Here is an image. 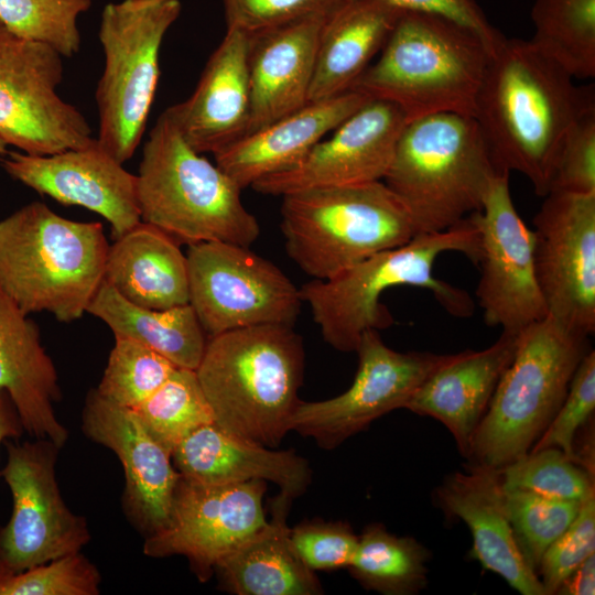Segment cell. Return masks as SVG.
Segmentation results:
<instances>
[{
    "label": "cell",
    "mask_w": 595,
    "mask_h": 595,
    "mask_svg": "<svg viewBox=\"0 0 595 595\" xmlns=\"http://www.w3.org/2000/svg\"><path fill=\"white\" fill-rule=\"evenodd\" d=\"M592 106L593 85H575L530 40L505 36L490 53L473 117L496 170L522 174L545 196L566 131Z\"/></svg>",
    "instance_id": "obj_1"
},
{
    "label": "cell",
    "mask_w": 595,
    "mask_h": 595,
    "mask_svg": "<svg viewBox=\"0 0 595 595\" xmlns=\"http://www.w3.org/2000/svg\"><path fill=\"white\" fill-rule=\"evenodd\" d=\"M304 363L293 326L261 324L208 336L195 371L215 424L274 448L291 431Z\"/></svg>",
    "instance_id": "obj_2"
},
{
    "label": "cell",
    "mask_w": 595,
    "mask_h": 595,
    "mask_svg": "<svg viewBox=\"0 0 595 595\" xmlns=\"http://www.w3.org/2000/svg\"><path fill=\"white\" fill-rule=\"evenodd\" d=\"M450 251L478 263L479 232L468 216L445 230L416 234L332 279H313L300 288L301 298L310 305L325 342L343 353L355 351L365 331L391 325L392 317L380 298L398 285L426 289L450 314L466 317L473 313V300L433 272L437 257Z\"/></svg>",
    "instance_id": "obj_3"
},
{
    "label": "cell",
    "mask_w": 595,
    "mask_h": 595,
    "mask_svg": "<svg viewBox=\"0 0 595 595\" xmlns=\"http://www.w3.org/2000/svg\"><path fill=\"white\" fill-rule=\"evenodd\" d=\"M490 53L463 24L403 11L350 90L396 105L408 121L442 112L473 116Z\"/></svg>",
    "instance_id": "obj_4"
},
{
    "label": "cell",
    "mask_w": 595,
    "mask_h": 595,
    "mask_svg": "<svg viewBox=\"0 0 595 595\" xmlns=\"http://www.w3.org/2000/svg\"><path fill=\"white\" fill-rule=\"evenodd\" d=\"M108 250L100 223L29 203L0 219V288L29 315L74 322L104 281Z\"/></svg>",
    "instance_id": "obj_5"
},
{
    "label": "cell",
    "mask_w": 595,
    "mask_h": 595,
    "mask_svg": "<svg viewBox=\"0 0 595 595\" xmlns=\"http://www.w3.org/2000/svg\"><path fill=\"white\" fill-rule=\"evenodd\" d=\"M137 176L141 221L178 244L225 241L245 247L260 235L241 188L196 152L164 110L151 129Z\"/></svg>",
    "instance_id": "obj_6"
},
{
    "label": "cell",
    "mask_w": 595,
    "mask_h": 595,
    "mask_svg": "<svg viewBox=\"0 0 595 595\" xmlns=\"http://www.w3.org/2000/svg\"><path fill=\"white\" fill-rule=\"evenodd\" d=\"M588 337L549 315L518 333L512 360L472 440L468 465L499 470L530 452L591 350Z\"/></svg>",
    "instance_id": "obj_7"
},
{
    "label": "cell",
    "mask_w": 595,
    "mask_h": 595,
    "mask_svg": "<svg viewBox=\"0 0 595 595\" xmlns=\"http://www.w3.org/2000/svg\"><path fill=\"white\" fill-rule=\"evenodd\" d=\"M497 174L474 117L442 112L405 123L383 182L407 206L416 234H426L479 210Z\"/></svg>",
    "instance_id": "obj_8"
},
{
    "label": "cell",
    "mask_w": 595,
    "mask_h": 595,
    "mask_svg": "<svg viewBox=\"0 0 595 595\" xmlns=\"http://www.w3.org/2000/svg\"><path fill=\"white\" fill-rule=\"evenodd\" d=\"M288 257L314 280H328L416 235L404 203L383 181L303 190L281 196Z\"/></svg>",
    "instance_id": "obj_9"
},
{
    "label": "cell",
    "mask_w": 595,
    "mask_h": 595,
    "mask_svg": "<svg viewBox=\"0 0 595 595\" xmlns=\"http://www.w3.org/2000/svg\"><path fill=\"white\" fill-rule=\"evenodd\" d=\"M180 0H121L101 12L105 68L96 89L98 144L120 163L138 148L158 87L159 55Z\"/></svg>",
    "instance_id": "obj_10"
},
{
    "label": "cell",
    "mask_w": 595,
    "mask_h": 595,
    "mask_svg": "<svg viewBox=\"0 0 595 595\" xmlns=\"http://www.w3.org/2000/svg\"><path fill=\"white\" fill-rule=\"evenodd\" d=\"M188 304L207 336L261 325L294 326L300 288L249 247L204 241L188 245Z\"/></svg>",
    "instance_id": "obj_11"
},
{
    "label": "cell",
    "mask_w": 595,
    "mask_h": 595,
    "mask_svg": "<svg viewBox=\"0 0 595 595\" xmlns=\"http://www.w3.org/2000/svg\"><path fill=\"white\" fill-rule=\"evenodd\" d=\"M12 441H6L0 472L12 497L10 519L0 528V569L19 572L80 552L91 536L62 497L55 468L61 447L46 439Z\"/></svg>",
    "instance_id": "obj_12"
},
{
    "label": "cell",
    "mask_w": 595,
    "mask_h": 595,
    "mask_svg": "<svg viewBox=\"0 0 595 595\" xmlns=\"http://www.w3.org/2000/svg\"><path fill=\"white\" fill-rule=\"evenodd\" d=\"M61 55L0 23V137L21 152L47 155L91 144L82 112L62 99Z\"/></svg>",
    "instance_id": "obj_13"
},
{
    "label": "cell",
    "mask_w": 595,
    "mask_h": 595,
    "mask_svg": "<svg viewBox=\"0 0 595 595\" xmlns=\"http://www.w3.org/2000/svg\"><path fill=\"white\" fill-rule=\"evenodd\" d=\"M358 368L350 387L322 401L300 400L290 430L334 450L375 420L404 408L422 382L448 355L401 353L388 347L377 329L365 331L355 350Z\"/></svg>",
    "instance_id": "obj_14"
},
{
    "label": "cell",
    "mask_w": 595,
    "mask_h": 595,
    "mask_svg": "<svg viewBox=\"0 0 595 595\" xmlns=\"http://www.w3.org/2000/svg\"><path fill=\"white\" fill-rule=\"evenodd\" d=\"M510 173L490 182L479 210L468 217L480 238L476 289L486 325L518 334L548 316L534 269V238L516 210Z\"/></svg>",
    "instance_id": "obj_15"
},
{
    "label": "cell",
    "mask_w": 595,
    "mask_h": 595,
    "mask_svg": "<svg viewBox=\"0 0 595 595\" xmlns=\"http://www.w3.org/2000/svg\"><path fill=\"white\" fill-rule=\"evenodd\" d=\"M533 218L534 269L548 315L595 332V193L549 192Z\"/></svg>",
    "instance_id": "obj_16"
},
{
    "label": "cell",
    "mask_w": 595,
    "mask_h": 595,
    "mask_svg": "<svg viewBox=\"0 0 595 595\" xmlns=\"http://www.w3.org/2000/svg\"><path fill=\"white\" fill-rule=\"evenodd\" d=\"M267 482L205 484L180 475L167 526L145 537L151 558L185 556L201 582L217 561L267 523Z\"/></svg>",
    "instance_id": "obj_17"
},
{
    "label": "cell",
    "mask_w": 595,
    "mask_h": 595,
    "mask_svg": "<svg viewBox=\"0 0 595 595\" xmlns=\"http://www.w3.org/2000/svg\"><path fill=\"white\" fill-rule=\"evenodd\" d=\"M407 122L396 105L368 99L296 165L257 181L251 188L283 196L309 188L383 181Z\"/></svg>",
    "instance_id": "obj_18"
},
{
    "label": "cell",
    "mask_w": 595,
    "mask_h": 595,
    "mask_svg": "<svg viewBox=\"0 0 595 595\" xmlns=\"http://www.w3.org/2000/svg\"><path fill=\"white\" fill-rule=\"evenodd\" d=\"M2 166L13 180L41 195L100 215L110 224L115 239L141 221L137 176L97 140L47 155L10 152Z\"/></svg>",
    "instance_id": "obj_19"
},
{
    "label": "cell",
    "mask_w": 595,
    "mask_h": 595,
    "mask_svg": "<svg viewBox=\"0 0 595 595\" xmlns=\"http://www.w3.org/2000/svg\"><path fill=\"white\" fill-rule=\"evenodd\" d=\"M83 433L112 451L125 474L122 507L129 521L145 537L170 520L180 479L171 453L142 425L129 408L88 392L82 413Z\"/></svg>",
    "instance_id": "obj_20"
},
{
    "label": "cell",
    "mask_w": 595,
    "mask_h": 595,
    "mask_svg": "<svg viewBox=\"0 0 595 595\" xmlns=\"http://www.w3.org/2000/svg\"><path fill=\"white\" fill-rule=\"evenodd\" d=\"M249 46L250 35L226 29L194 93L166 109L185 141L198 153L215 154L248 133L251 116Z\"/></svg>",
    "instance_id": "obj_21"
},
{
    "label": "cell",
    "mask_w": 595,
    "mask_h": 595,
    "mask_svg": "<svg viewBox=\"0 0 595 595\" xmlns=\"http://www.w3.org/2000/svg\"><path fill=\"white\" fill-rule=\"evenodd\" d=\"M435 502L451 518L466 523L473 556L522 595H545L539 576L526 564L513 538L497 469L468 465L436 488Z\"/></svg>",
    "instance_id": "obj_22"
},
{
    "label": "cell",
    "mask_w": 595,
    "mask_h": 595,
    "mask_svg": "<svg viewBox=\"0 0 595 595\" xmlns=\"http://www.w3.org/2000/svg\"><path fill=\"white\" fill-rule=\"evenodd\" d=\"M517 337L518 334L501 332L485 349L448 355L404 409L443 423L466 457L498 382L512 360Z\"/></svg>",
    "instance_id": "obj_23"
},
{
    "label": "cell",
    "mask_w": 595,
    "mask_h": 595,
    "mask_svg": "<svg viewBox=\"0 0 595 595\" xmlns=\"http://www.w3.org/2000/svg\"><path fill=\"white\" fill-rule=\"evenodd\" d=\"M0 390L12 400L25 433L63 447L68 430L54 404L62 392L56 367L30 315L0 288Z\"/></svg>",
    "instance_id": "obj_24"
},
{
    "label": "cell",
    "mask_w": 595,
    "mask_h": 595,
    "mask_svg": "<svg viewBox=\"0 0 595 595\" xmlns=\"http://www.w3.org/2000/svg\"><path fill=\"white\" fill-rule=\"evenodd\" d=\"M368 100L349 90L309 101L214 154L215 163L241 188L296 165L312 148Z\"/></svg>",
    "instance_id": "obj_25"
},
{
    "label": "cell",
    "mask_w": 595,
    "mask_h": 595,
    "mask_svg": "<svg viewBox=\"0 0 595 595\" xmlns=\"http://www.w3.org/2000/svg\"><path fill=\"white\" fill-rule=\"evenodd\" d=\"M172 463L185 478L205 484L264 480L293 499L312 482L306 458L294 450H273L231 434L217 424L196 429L172 452Z\"/></svg>",
    "instance_id": "obj_26"
},
{
    "label": "cell",
    "mask_w": 595,
    "mask_h": 595,
    "mask_svg": "<svg viewBox=\"0 0 595 595\" xmlns=\"http://www.w3.org/2000/svg\"><path fill=\"white\" fill-rule=\"evenodd\" d=\"M327 14L250 36L248 133L309 102L320 34Z\"/></svg>",
    "instance_id": "obj_27"
},
{
    "label": "cell",
    "mask_w": 595,
    "mask_h": 595,
    "mask_svg": "<svg viewBox=\"0 0 595 595\" xmlns=\"http://www.w3.org/2000/svg\"><path fill=\"white\" fill-rule=\"evenodd\" d=\"M292 500L280 491L271 501V520L217 561L214 574L224 591L236 595L324 593L315 572L291 543L286 517Z\"/></svg>",
    "instance_id": "obj_28"
},
{
    "label": "cell",
    "mask_w": 595,
    "mask_h": 595,
    "mask_svg": "<svg viewBox=\"0 0 595 595\" xmlns=\"http://www.w3.org/2000/svg\"><path fill=\"white\" fill-rule=\"evenodd\" d=\"M403 11L387 0H344L323 22L309 101L351 89Z\"/></svg>",
    "instance_id": "obj_29"
},
{
    "label": "cell",
    "mask_w": 595,
    "mask_h": 595,
    "mask_svg": "<svg viewBox=\"0 0 595 595\" xmlns=\"http://www.w3.org/2000/svg\"><path fill=\"white\" fill-rule=\"evenodd\" d=\"M178 245L163 230L140 221L109 246L104 281L142 307L188 304L187 259Z\"/></svg>",
    "instance_id": "obj_30"
},
{
    "label": "cell",
    "mask_w": 595,
    "mask_h": 595,
    "mask_svg": "<svg viewBox=\"0 0 595 595\" xmlns=\"http://www.w3.org/2000/svg\"><path fill=\"white\" fill-rule=\"evenodd\" d=\"M87 313L102 321L115 337L136 340L178 368L196 370L208 339L190 304L164 310L142 307L123 299L105 281Z\"/></svg>",
    "instance_id": "obj_31"
},
{
    "label": "cell",
    "mask_w": 595,
    "mask_h": 595,
    "mask_svg": "<svg viewBox=\"0 0 595 595\" xmlns=\"http://www.w3.org/2000/svg\"><path fill=\"white\" fill-rule=\"evenodd\" d=\"M429 551L414 538L398 537L371 523L358 537L347 566L365 588L383 595H414L428 583Z\"/></svg>",
    "instance_id": "obj_32"
},
{
    "label": "cell",
    "mask_w": 595,
    "mask_h": 595,
    "mask_svg": "<svg viewBox=\"0 0 595 595\" xmlns=\"http://www.w3.org/2000/svg\"><path fill=\"white\" fill-rule=\"evenodd\" d=\"M530 41L574 79L595 76V0H534Z\"/></svg>",
    "instance_id": "obj_33"
},
{
    "label": "cell",
    "mask_w": 595,
    "mask_h": 595,
    "mask_svg": "<svg viewBox=\"0 0 595 595\" xmlns=\"http://www.w3.org/2000/svg\"><path fill=\"white\" fill-rule=\"evenodd\" d=\"M131 410L171 454L196 429L215 422L196 371L186 368L177 367L155 392Z\"/></svg>",
    "instance_id": "obj_34"
},
{
    "label": "cell",
    "mask_w": 595,
    "mask_h": 595,
    "mask_svg": "<svg viewBox=\"0 0 595 595\" xmlns=\"http://www.w3.org/2000/svg\"><path fill=\"white\" fill-rule=\"evenodd\" d=\"M90 7L91 0H0V23L21 39L72 57L80 47L78 18Z\"/></svg>",
    "instance_id": "obj_35"
},
{
    "label": "cell",
    "mask_w": 595,
    "mask_h": 595,
    "mask_svg": "<svg viewBox=\"0 0 595 595\" xmlns=\"http://www.w3.org/2000/svg\"><path fill=\"white\" fill-rule=\"evenodd\" d=\"M504 497L518 550L537 574L544 552L570 527L583 502L518 489H504Z\"/></svg>",
    "instance_id": "obj_36"
},
{
    "label": "cell",
    "mask_w": 595,
    "mask_h": 595,
    "mask_svg": "<svg viewBox=\"0 0 595 595\" xmlns=\"http://www.w3.org/2000/svg\"><path fill=\"white\" fill-rule=\"evenodd\" d=\"M505 490L584 502L595 496L594 476L559 448L529 452L499 469Z\"/></svg>",
    "instance_id": "obj_37"
},
{
    "label": "cell",
    "mask_w": 595,
    "mask_h": 595,
    "mask_svg": "<svg viewBox=\"0 0 595 595\" xmlns=\"http://www.w3.org/2000/svg\"><path fill=\"white\" fill-rule=\"evenodd\" d=\"M177 367L153 349L126 337H115L96 391L132 409L155 392Z\"/></svg>",
    "instance_id": "obj_38"
},
{
    "label": "cell",
    "mask_w": 595,
    "mask_h": 595,
    "mask_svg": "<svg viewBox=\"0 0 595 595\" xmlns=\"http://www.w3.org/2000/svg\"><path fill=\"white\" fill-rule=\"evenodd\" d=\"M101 575L80 552L19 572L0 569V595H98Z\"/></svg>",
    "instance_id": "obj_39"
},
{
    "label": "cell",
    "mask_w": 595,
    "mask_h": 595,
    "mask_svg": "<svg viewBox=\"0 0 595 595\" xmlns=\"http://www.w3.org/2000/svg\"><path fill=\"white\" fill-rule=\"evenodd\" d=\"M595 409V351L589 350L577 366L566 396L554 418L530 452L554 447L573 459L576 435Z\"/></svg>",
    "instance_id": "obj_40"
},
{
    "label": "cell",
    "mask_w": 595,
    "mask_h": 595,
    "mask_svg": "<svg viewBox=\"0 0 595 595\" xmlns=\"http://www.w3.org/2000/svg\"><path fill=\"white\" fill-rule=\"evenodd\" d=\"M595 193V106L566 131L554 162L549 192Z\"/></svg>",
    "instance_id": "obj_41"
},
{
    "label": "cell",
    "mask_w": 595,
    "mask_h": 595,
    "mask_svg": "<svg viewBox=\"0 0 595 595\" xmlns=\"http://www.w3.org/2000/svg\"><path fill=\"white\" fill-rule=\"evenodd\" d=\"M595 554V496L585 500L570 527L544 552L538 576L545 595H554L562 583Z\"/></svg>",
    "instance_id": "obj_42"
},
{
    "label": "cell",
    "mask_w": 595,
    "mask_h": 595,
    "mask_svg": "<svg viewBox=\"0 0 595 595\" xmlns=\"http://www.w3.org/2000/svg\"><path fill=\"white\" fill-rule=\"evenodd\" d=\"M226 29L250 36L314 15L327 14L344 0H220Z\"/></svg>",
    "instance_id": "obj_43"
},
{
    "label": "cell",
    "mask_w": 595,
    "mask_h": 595,
    "mask_svg": "<svg viewBox=\"0 0 595 595\" xmlns=\"http://www.w3.org/2000/svg\"><path fill=\"white\" fill-rule=\"evenodd\" d=\"M289 536L294 550L313 572L347 567L358 544V536L345 521H304L290 529Z\"/></svg>",
    "instance_id": "obj_44"
},
{
    "label": "cell",
    "mask_w": 595,
    "mask_h": 595,
    "mask_svg": "<svg viewBox=\"0 0 595 595\" xmlns=\"http://www.w3.org/2000/svg\"><path fill=\"white\" fill-rule=\"evenodd\" d=\"M402 11L445 17L463 24L483 37L493 52L505 35L494 28L475 0H387Z\"/></svg>",
    "instance_id": "obj_45"
},
{
    "label": "cell",
    "mask_w": 595,
    "mask_h": 595,
    "mask_svg": "<svg viewBox=\"0 0 595 595\" xmlns=\"http://www.w3.org/2000/svg\"><path fill=\"white\" fill-rule=\"evenodd\" d=\"M595 554L586 559L560 586L556 594L594 595Z\"/></svg>",
    "instance_id": "obj_46"
},
{
    "label": "cell",
    "mask_w": 595,
    "mask_h": 595,
    "mask_svg": "<svg viewBox=\"0 0 595 595\" xmlns=\"http://www.w3.org/2000/svg\"><path fill=\"white\" fill-rule=\"evenodd\" d=\"M25 430L20 415L7 392L0 390V445L8 441H18Z\"/></svg>",
    "instance_id": "obj_47"
},
{
    "label": "cell",
    "mask_w": 595,
    "mask_h": 595,
    "mask_svg": "<svg viewBox=\"0 0 595 595\" xmlns=\"http://www.w3.org/2000/svg\"><path fill=\"white\" fill-rule=\"evenodd\" d=\"M8 143L0 137V159L7 154Z\"/></svg>",
    "instance_id": "obj_48"
}]
</instances>
